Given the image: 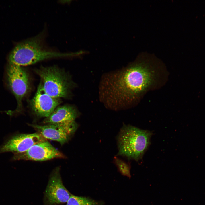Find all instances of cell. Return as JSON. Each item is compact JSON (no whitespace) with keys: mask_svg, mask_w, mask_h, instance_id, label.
I'll use <instances>...</instances> for the list:
<instances>
[{"mask_svg":"<svg viewBox=\"0 0 205 205\" xmlns=\"http://www.w3.org/2000/svg\"><path fill=\"white\" fill-rule=\"evenodd\" d=\"M79 113L73 105L66 104L58 106L43 122L45 124L63 123L75 121Z\"/></svg>","mask_w":205,"mask_h":205,"instance_id":"cell-11","label":"cell"},{"mask_svg":"<svg viewBox=\"0 0 205 205\" xmlns=\"http://www.w3.org/2000/svg\"><path fill=\"white\" fill-rule=\"evenodd\" d=\"M46 140L40 134H22L14 136L0 146V154L12 152L14 154L24 152L34 145Z\"/></svg>","mask_w":205,"mask_h":205,"instance_id":"cell-9","label":"cell"},{"mask_svg":"<svg viewBox=\"0 0 205 205\" xmlns=\"http://www.w3.org/2000/svg\"><path fill=\"white\" fill-rule=\"evenodd\" d=\"M34 71L40 78L39 84L47 94L56 98L71 97L76 84L63 69L55 65L41 66Z\"/></svg>","mask_w":205,"mask_h":205,"instance_id":"cell-3","label":"cell"},{"mask_svg":"<svg viewBox=\"0 0 205 205\" xmlns=\"http://www.w3.org/2000/svg\"><path fill=\"white\" fill-rule=\"evenodd\" d=\"M66 205H101L100 202L88 198L71 195Z\"/></svg>","mask_w":205,"mask_h":205,"instance_id":"cell-12","label":"cell"},{"mask_svg":"<svg viewBox=\"0 0 205 205\" xmlns=\"http://www.w3.org/2000/svg\"><path fill=\"white\" fill-rule=\"evenodd\" d=\"M58 167L50 174L44 198V205H57L67 203L71 194L63 185Z\"/></svg>","mask_w":205,"mask_h":205,"instance_id":"cell-6","label":"cell"},{"mask_svg":"<svg viewBox=\"0 0 205 205\" xmlns=\"http://www.w3.org/2000/svg\"><path fill=\"white\" fill-rule=\"evenodd\" d=\"M45 36L43 31L18 44L9 54V63L25 66L48 59L78 55V52L64 53L49 50L45 45Z\"/></svg>","mask_w":205,"mask_h":205,"instance_id":"cell-2","label":"cell"},{"mask_svg":"<svg viewBox=\"0 0 205 205\" xmlns=\"http://www.w3.org/2000/svg\"><path fill=\"white\" fill-rule=\"evenodd\" d=\"M168 76L161 60L152 55L141 54L124 68L102 76L99 86L100 100L111 110L130 108L148 91L164 85Z\"/></svg>","mask_w":205,"mask_h":205,"instance_id":"cell-1","label":"cell"},{"mask_svg":"<svg viewBox=\"0 0 205 205\" xmlns=\"http://www.w3.org/2000/svg\"><path fill=\"white\" fill-rule=\"evenodd\" d=\"M7 79L9 89L14 95L17 102L16 109L9 112L11 115L20 112L22 109V101L30 88L29 75L22 66L9 63L7 71Z\"/></svg>","mask_w":205,"mask_h":205,"instance_id":"cell-5","label":"cell"},{"mask_svg":"<svg viewBox=\"0 0 205 205\" xmlns=\"http://www.w3.org/2000/svg\"><path fill=\"white\" fill-rule=\"evenodd\" d=\"M114 159L115 164L121 173L124 175L130 177L131 176L130 172V165L117 157H114Z\"/></svg>","mask_w":205,"mask_h":205,"instance_id":"cell-13","label":"cell"},{"mask_svg":"<svg viewBox=\"0 0 205 205\" xmlns=\"http://www.w3.org/2000/svg\"><path fill=\"white\" fill-rule=\"evenodd\" d=\"M65 156L47 140L37 143L27 151L14 154L12 160L43 161L55 158H64Z\"/></svg>","mask_w":205,"mask_h":205,"instance_id":"cell-8","label":"cell"},{"mask_svg":"<svg viewBox=\"0 0 205 205\" xmlns=\"http://www.w3.org/2000/svg\"><path fill=\"white\" fill-rule=\"evenodd\" d=\"M45 139L55 141L63 145L68 141L77 128L75 121L44 125L29 124Z\"/></svg>","mask_w":205,"mask_h":205,"instance_id":"cell-7","label":"cell"},{"mask_svg":"<svg viewBox=\"0 0 205 205\" xmlns=\"http://www.w3.org/2000/svg\"><path fill=\"white\" fill-rule=\"evenodd\" d=\"M153 134L148 130L124 125L118 137V154L137 161L140 160L150 144Z\"/></svg>","mask_w":205,"mask_h":205,"instance_id":"cell-4","label":"cell"},{"mask_svg":"<svg viewBox=\"0 0 205 205\" xmlns=\"http://www.w3.org/2000/svg\"><path fill=\"white\" fill-rule=\"evenodd\" d=\"M61 102L60 99L53 97L44 91L39 84L36 93L30 102L32 112L40 118L48 117Z\"/></svg>","mask_w":205,"mask_h":205,"instance_id":"cell-10","label":"cell"}]
</instances>
